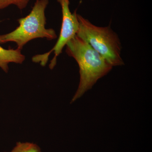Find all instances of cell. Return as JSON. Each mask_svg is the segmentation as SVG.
Segmentation results:
<instances>
[{"label": "cell", "mask_w": 152, "mask_h": 152, "mask_svg": "<svg viewBox=\"0 0 152 152\" xmlns=\"http://www.w3.org/2000/svg\"><path fill=\"white\" fill-rule=\"evenodd\" d=\"M26 57L19 49L3 48L0 46V68L5 72L9 71V64L10 63L22 64L24 61Z\"/></svg>", "instance_id": "obj_5"}, {"label": "cell", "mask_w": 152, "mask_h": 152, "mask_svg": "<svg viewBox=\"0 0 152 152\" xmlns=\"http://www.w3.org/2000/svg\"><path fill=\"white\" fill-rule=\"evenodd\" d=\"M61 7L62 20L59 37L54 47L50 51L43 54L37 55L32 58V61L39 63L41 65L45 66L52 53L54 52L55 56L50 63L51 69H53L57 62L58 57L62 51L63 49L68 42L77 35L78 31L79 23L77 14L76 11L73 13L71 12L69 9V0H57Z\"/></svg>", "instance_id": "obj_4"}, {"label": "cell", "mask_w": 152, "mask_h": 152, "mask_svg": "<svg viewBox=\"0 0 152 152\" xmlns=\"http://www.w3.org/2000/svg\"><path fill=\"white\" fill-rule=\"evenodd\" d=\"M9 152H42L40 147L34 143L18 142L15 146Z\"/></svg>", "instance_id": "obj_6"}, {"label": "cell", "mask_w": 152, "mask_h": 152, "mask_svg": "<svg viewBox=\"0 0 152 152\" xmlns=\"http://www.w3.org/2000/svg\"><path fill=\"white\" fill-rule=\"evenodd\" d=\"M29 0H0V10H3L11 5H14L20 10L26 8Z\"/></svg>", "instance_id": "obj_7"}, {"label": "cell", "mask_w": 152, "mask_h": 152, "mask_svg": "<svg viewBox=\"0 0 152 152\" xmlns=\"http://www.w3.org/2000/svg\"><path fill=\"white\" fill-rule=\"evenodd\" d=\"M49 0H37L29 14L18 20L19 26L11 32L0 35V43L14 42L17 48L21 50L30 41L37 38L55 39L56 34L53 29L45 27L46 18L45 11Z\"/></svg>", "instance_id": "obj_2"}, {"label": "cell", "mask_w": 152, "mask_h": 152, "mask_svg": "<svg viewBox=\"0 0 152 152\" xmlns=\"http://www.w3.org/2000/svg\"><path fill=\"white\" fill-rule=\"evenodd\" d=\"M79 23L77 35L88 43L113 66L124 65L121 44L117 34L110 26H95L77 14Z\"/></svg>", "instance_id": "obj_3"}, {"label": "cell", "mask_w": 152, "mask_h": 152, "mask_svg": "<svg viewBox=\"0 0 152 152\" xmlns=\"http://www.w3.org/2000/svg\"><path fill=\"white\" fill-rule=\"evenodd\" d=\"M66 47V53L76 60L80 69V83L72 100L73 102L108 73L113 66L77 35L68 42Z\"/></svg>", "instance_id": "obj_1"}]
</instances>
